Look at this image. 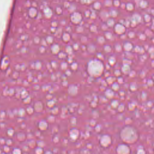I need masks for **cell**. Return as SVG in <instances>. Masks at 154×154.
<instances>
[]
</instances>
